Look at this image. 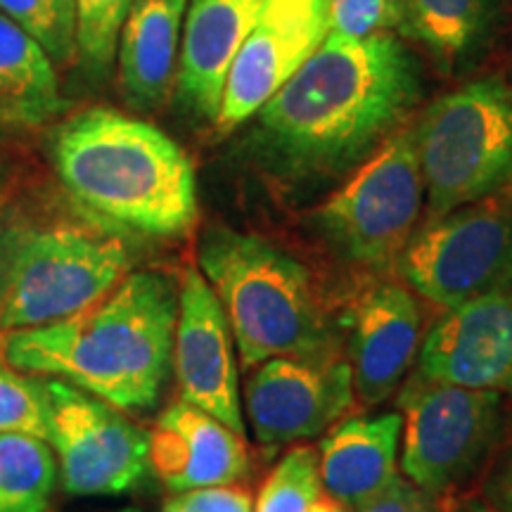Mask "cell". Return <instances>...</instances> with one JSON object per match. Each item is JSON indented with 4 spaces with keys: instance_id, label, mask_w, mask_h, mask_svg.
<instances>
[{
    "instance_id": "1",
    "label": "cell",
    "mask_w": 512,
    "mask_h": 512,
    "mask_svg": "<svg viewBox=\"0 0 512 512\" xmlns=\"http://www.w3.org/2000/svg\"><path fill=\"white\" fill-rule=\"evenodd\" d=\"M420 95V62L394 34L328 36L254 114L247 152L283 188H316L366 162Z\"/></svg>"
},
{
    "instance_id": "2",
    "label": "cell",
    "mask_w": 512,
    "mask_h": 512,
    "mask_svg": "<svg viewBox=\"0 0 512 512\" xmlns=\"http://www.w3.org/2000/svg\"><path fill=\"white\" fill-rule=\"evenodd\" d=\"M176 316L174 278L126 273L72 316L0 335V356L24 373L62 377L124 413H145L169 377Z\"/></svg>"
},
{
    "instance_id": "3",
    "label": "cell",
    "mask_w": 512,
    "mask_h": 512,
    "mask_svg": "<svg viewBox=\"0 0 512 512\" xmlns=\"http://www.w3.org/2000/svg\"><path fill=\"white\" fill-rule=\"evenodd\" d=\"M50 157L69 197L114 228L169 240L197 219L192 162L143 119L91 107L55 128Z\"/></svg>"
},
{
    "instance_id": "4",
    "label": "cell",
    "mask_w": 512,
    "mask_h": 512,
    "mask_svg": "<svg viewBox=\"0 0 512 512\" xmlns=\"http://www.w3.org/2000/svg\"><path fill=\"white\" fill-rule=\"evenodd\" d=\"M119 228L53 204L0 214V335L41 328L107 294L131 271Z\"/></svg>"
},
{
    "instance_id": "5",
    "label": "cell",
    "mask_w": 512,
    "mask_h": 512,
    "mask_svg": "<svg viewBox=\"0 0 512 512\" xmlns=\"http://www.w3.org/2000/svg\"><path fill=\"white\" fill-rule=\"evenodd\" d=\"M200 271L226 313L242 368L275 356H337L339 332L306 266L256 233L214 226L202 235Z\"/></svg>"
},
{
    "instance_id": "6",
    "label": "cell",
    "mask_w": 512,
    "mask_h": 512,
    "mask_svg": "<svg viewBox=\"0 0 512 512\" xmlns=\"http://www.w3.org/2000/svg\"><path fill=\"white\" fill-rule=\"evenodd\" d=\"M413 131L427 219L512 185V83H465L434 100Z\"/></svg>"
},
{
    "instance_id": "7",
    "label": "cell",
    "mask_w": 512,
    "mask_h": 512,
    "mask_svg": "<svg viewBox=\"0 0 512 512\" xmlns=\"http://www.w3.org/2000/svg\"><path fill=\"white\" fill-rule=\"evenodd\" d=\"M425 204L413 126L392 133L311 214V230L344 261L382 266L406 249Z\"/></svg>"
},
{
    "instance_id": "8",
    "label": "cell",
    "mask_w": 512,
    "mask_h": 512,
    "mask_svg": "<svg viewBox=\"0 0 512 512\" xmlns=\"http://www.w3.org/2000/svg\"><path fill=\"white\" fill-rule=\"evenodd\" d=\"M401 472L434 498L465 486L505 427L503 394L413 375L399 396Z\"/></svg>"
},
{
    "instance_id": "9",
    "label": "cell",
    "mask_w": 512,
    "mask_h": 512,
    "mask_svg": "<svg viewBox=\"0 0 512 512\" xmlns=\"http://www.w3.org/2000/svg\"><path fill=\"white\" fill-rule=\"evenodd\" d=\"M406 283L441 309L512 287V185L415 230L399 259Z\"/></svg>"
},
{
    "instance_id": "10",
    "label": "cell",
    "mask_w": 512,
    "mask_h": 512,
    "mask_svg": "<svg viewBox=\"0 0 512 512\" xmlns=\"http://www.w3.org/2000/svg\"><path fill=\"white\" fill-rule=\"evenodd\" d=\"M50 401L48 444L72 496H119L150 472V432L86 389L43 375Z\"/></svg>"
},
{
    "instance_id": "11",
    "label": "cell",
    "mask_w": 512,
    "mask_h": 512,
    "mask_svg": "<svg viewBox=\"0 0 512 512\" xmlns=\"http://www.w3.org/2000/svg\"><path fill=\"white\" fill-rule=\"evenodd\" d=\"M354 403L351 363L337 356H275L254 366L245 408L254 439L275 448L313 439Z\"/></svg>"
},
{
    "instance_id": "12",
    "label": "cell",
    "mask_w": 512,
    "mask_h": 512,
    "mask_svg": "<svg viewBox=\"0 0 512 512\" xmlns=\"http://www.w3.org/2000/svg\"><path fill=\"white\" fill-rule=\"evenodd\" d=\"M328 38V0H266L230 64L216 128L230 133L273 98Z\"/></svg>"
},
{
    "instance_id": "13",
    "label": "cell",
    "mask_w": 512,
    "mask_h": 512,
    "mask_svg": "<svg viewBox=\"0 0 512 512\" xmlns=\"http://www.w3.org/2000/svg\"><path fill=\"white\" fill-rule=\"evenodd\" d=\"M176 382L181 399L245 434L235 337L226 313L200 268H185L178 287L174 332Z\"/></svg>"
},
{
    "instance_id": "14",
    "label": "cell",
    "mask_w": 512,
    "mask_h": 512,
    "mask_svg": "<svg viewBox=\"0 0 512 512\" xmlns=\"http://www.w3.org/2000/svg\"><path fill=\"white\" fill-rule=\"evenodd\" d=\"M415 375L512 396V287L446 309L418 349Z\"/></svg>"
},
{
    "instance_id": "15",
    "label": "cell",
    "mask_w": 512,
    "mask_h": 512,
    "mask_svg": "<svg viewBox=\"0 0 512 512\" xmlns=\"http://www.w3.org/2000/svg\"><path fill=\"white\" fill-rule=\"evenodd\" d=\"M349 323L354 392L363 403L375 406L396 392L418 358V299L403 285L380 283L358 297Z\"/></svg>"
},
{
    "instance_id": "16",
    "label": "cell",
    "mask_w": 512,
    "mask_h": 512,
    "mask_svg": "<svg viewBox=\"0 0 512 512\" xmlns=\"http://www.w3.org/2000/svg\"><path fill=\"white\" fill-rule=\"evenodd\" d=\"M150 470L174 494L235 484L249 472L245 434L181 399L150 432Z\"/></svg>"
},
{
    "instance_id": "17",
    "label": "cell",
    "mask_w": 512,
    "mask_h": 512,
    "mask_svg": "<svg viewBox=\"0 0 512 512\" xmlns=\"http://www.w3.org/2000/svg\"><path fill=\"white\" fill-rule=\"evenodd\" d=\"M266 0H188L178 55V93L190 110L216 121L230 64Z\"/></svg>"
},
{
    "instance_id": "18",
    "label": "cell",
    "mask_w": 512,
    "mask_h": 512,
    "mask_svg": "<svg viewBox=\"0 0 512 512\" xmlns=\"http://www.w3.org/2000/svg\"><path fill=\"white\" fill-rule=\"evenodd\" d=\"M188 0H131L119 31V79L128 105L155 112L178 76Z\"/></svg>"
},
{
    "instance_id": "19",
    "label": "cell",
    "mask_w": 512,
    "mask_h": 512,
    "mask_svg": "<svg viewBox=\"0 0 512 512\" xmlns=\"http://www.w3.org/2000/svg\"><path fill=\"white\" fill-rule=\"evenodd\" d=\"M401 413L358 415L337 425L320 441V482L347 508L382 491L399 475Z\"/></svg>"
},
{
    "instance_id": "20",
    "label": "cell",
    "mask_w": 512,
    "mask_h": 512,
    "mask_svg": "<svg viewBox=\"0 0 512 512\" xmlns=\"http://www.w3.org/2000/svg\"><path fill=\"white\" fill-rule=\"evenodd\" d=\"M508 0H401V38L415 41L444 72L472 64L494 41Z\"/></svg>"
},
{
    "instance_id": "21",
    "label": "cell",
    "mask_w": 512,
    "mask_h": 512,
    "mask_svg": "<svg viewBox=\"0 0 512 512\" xmlns=\"http://www.w3.org/2000/svg\"><path fill=\"white\" fill-rule=\"evenodd\" d=\"M55 62L0 12V133H27L62 112Z\"/></svg>"
},
{
    "instance_id": "22",
    "label": "cell",
    "mask_w": 512,
    "mask_h": 512,
    "mask_svg": "<svg viewBox=\"0 0 512 512\" xmlns=\"http://www.w3.org/2000/svg\"><path fill=\"white\" fill-rule=\"evenodd\" d=\"M57 479L48 441L0 434V512H48Z\"/></svg>"
},
{
    "instance_id": "23",
    "label": "cell",
    "mask_w": 512,
    "mask_h": 512,
    "mask_svg": "<svg viewBox=\"0 0 512 512\" xmlns=\"http://www.w3.org/2000/svg\"><path fill=\"white\" fill-rule=\"evenodd\" d=\"M323 496L318 451L297 446L285 453L254 498V512H309Z\"/></svg>"
},
{
    "instance_id": "24",
    "label": "cell",
    "mask_w": 512,
    "mask_h": 512,
    "mask_svg": "<svg viewBox=\"0 0 512 512\" xmlns=\"http://www.w3.org/2000/svg\"><path fill=\"white\" fill-rule=\"evenodd\" d=\"M0 12L27 31L53 62L67 64L79 53L74 0H0Z\"/></svg>"
},
{
    "instance_id": "25",
    "label": "cell",
    "mask_w": 512,
    "mask_h": 512,
    "mask_svg": "<svg viewBox=\"0 0 512 512\" xmlns=\"http://www.w3.org/2000/svg\"><path fill=\"white\" fill-rule=\"evenodd\" d=\"M0 434H27L48 441L50 401L43 375H22L0 356Z\"/></svg>"
},
{
    "instance_id": "26",
    "label": "cell",
    "mask_w": 512,
    "mask_h": 512,
    "mask_svg": "<svg viewBox=\"0 0 512 512\" xmlns=\"http://www.w3.org/2000/svg\"><path fill=\"white\" fill-rule=\"evenodd\" d=\"M128 5L131 0H74L76 50L93 74L112 67Z\"/></svg>"
},
{
    "instance_id": "27",
    "label": "cell",
    "mask_w": 512,
    "mask_h": 512,
    "mask_svg": "<svg viewBox=\"0 0 512 512\" xmlns=\"http://www.w3.org/2000/svg\"><path fill=\"white\" fill-rule=\"evenodd\" d=\"M401 0H328V36L375 38L399 31Z\"/></svg>"
},
{
    "instance_id": "28",
    "label": "cell",
    "mask_w": 512,
    "mask_h": 512,
    "mask_svg": "<svg viewBox=\"0 0 512 512\" xmlns=\"http://www.w3.org/2000/svg\"><path fill=\"white\" fill-rule=\"evenodd\" d=\"M162 512H254V498L245 486H202L171 496Z\"/></svg>"
},
{
    "instance_id": "29",
    "label": "cell",
    "mask_w": 512,
    "mask_h": 512,
    "mask_svg": "<svg viewBox=\"0 0 512 512\" xmlns=\"http://www.w3.org/2000/svg\"><path fill=\"white\" fill-rule=\"evenodd\" d=\"M356 512H441L439 498L415 486L411 479L396 475L392 482L358 505Z\"/></svg>"
},
{
    "instance_id": "30",
    "label": "cell",
    "mask_w": 512,
    "mask_h": 512,
    "mask_svg": "<svg viewBox=\"0 0 512 512\" xmlns=\"http://www.w3.org/2000/svg\"><path fill=\"white\" fill-rule=\"evenodd\" d=\"M482 498L496 512H512V446L491 467L482 486Z\"/></svg>"
},
{
    "instance_id": "31",
    "label": "cell",
    "mask_w": 512,
    "mask_h": 512,
    "mask_svg": "<svg viewBox=\"0 0 512 512\" xmlns=\"http://www.w3.org/2000/svg\"><path fill=\"white\" fill-rule=\"evenodd\" d=\"M451 512H496L491 508L484 498H470V501H463L458 508H453Z\"/></svg>"
},
{
    "instance_id": "32",
    "label": "cell",
    "mask_w": 512,
    "mask_h": 512,
    "mask_svg": "<svg viewBox=\"0 0 512 512\" xmlns=\"http://www.w3.org/2000/svg\"><path fill=\"white\" fill-rule=\"evenodd\" d=\"M5 207H8V190H5L3 185H0V214H3Z\"/></svg>"
},
{
    "instance_id": "33",
    "label": "cell",
    "mask_w": 512,
    "mask_h": 512,
    "mask_svg": "<svg viewBox=\"0 0 512 512\" xmlns=\"http://www.w3.org/2000/svg\"><path fill=\"white\" fill-rule=\"evenodd\" d=\"M114 512H143V510H138V508H121V510H114Z\"/></svg>"
},
{
    "instance_id": "34",
    "label": "cell",
    "mask_w": 512,
    "mask_h": 512,
    "mask_svg": "<svg viewBox=\"0 0 512 512\" xmlns=\"http://www.w3.org/2000/svg\"><path fill=\"white\" fill-rule=\"evenodd\" d=\"M342 512H351V508H344V510H342Z\"/></svg>"
}]
</instances>
